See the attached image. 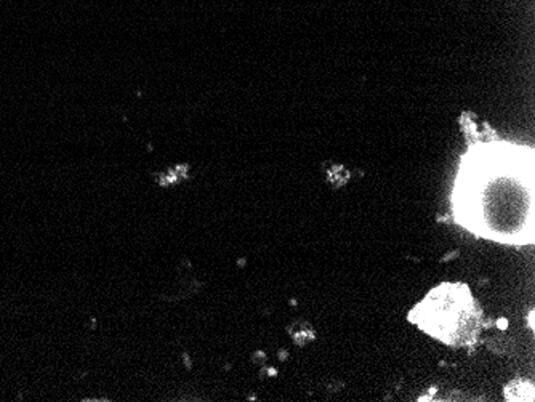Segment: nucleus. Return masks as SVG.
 Returning a JSON list of instances; mask_svg holds the SVG:
<instances>
[{
  "label": "nucleus",
  "mask_w": 535,
  "mask_h": 402,
  "mask_svg": "<svg viewBox=\"0 0 535 402\" xmlns=\"http://www.w3.org/2000/svg\"><path fill=\"white\" fill-rule=\"evenodd\" d=\"M468 142L451 191L453 223L500 246H534V148L478 133Z\"/></svg>",
  "instance_id": "nucleus-1"
},
{
  "label": "nucleus",
  "mask_w": 535,
  "mask_h": 402,
  "mask_svg": "<svg viewBox=\"0 0 535 402\" xmlns=\"http://www.w3.org/2000/svg\"><path fill=\"white\" fill-rule=\"evenodd\" d=\"M508 389H513V393H507L505 398L507 401H532L534 399V393H526V389L534 388L531 382L526 380H515L507 384Z\"/></svg>",
  "instance_id": "nucleus-3"
},
{
  "label": "nucleus",
  "mask_w": 535,
  "mask_h": 402,
  "mask_svg": "<svg viewBox=\"0 0 535 402\" xmlns=\"http://www.w3.org/2000/svg\"><path fill=\"white\" fill-rule=\"evenodd\" d=\"M424 335L449 348L473 349L491 327L478 299L465 282H441L407 314Z\"/></svg>",
  "instance_id": "nucleus-2"
}]
</instances>
